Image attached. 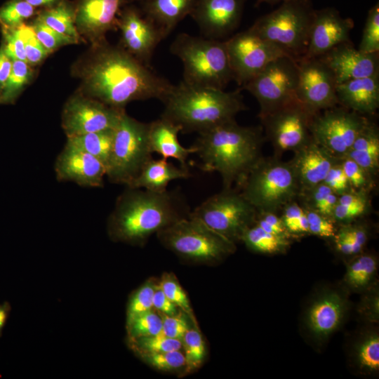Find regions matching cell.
Listing matches in <instances>:
<instances>
[{
    "instance_id": "obj_37",
    "label": "cell",
    "mask_w": 379,
    "mask_h": 379,
    "mask_svg": "<svg viewBox=\"0 0 379 379\" xmlns=\"http://www.w3.org/2000/svg\"><path fill=\"white\" fill-rule=\"evenodd\" d=\"M185 359V372L194 371L202 364L205 354V344L198 327L189 328L182 339Z\"/></svg>"
},
{
    "instance_id": "obj_24",
    "label": "cell",
    "mask_w": 379,
    "mask_h": 379,
    "mask_svg": "<svg viewBox=\"0 0 379 379\" xmlns=\"http://www.w3.org/2000/svg\"><path fill=\"white\" fill-rule=\"evenodd\" d=\"M338 105L360 114H373L379 107V74L337 84Z\"/></svg>"
},
{
    "instance_id": "obj_33",
    "label": "cell",
    "mask_w": 379,
    "mask_h": 379,
    "mask_svg": "<svg viewBox=\"0 0 379 379\" xmlns=\"http://www.w3.org/2000/svg\"><path fill=\"white\" fill-rule=\"evenodd\" d=\"M369 207L368 192L352 190L338 196L332 219L347 222L365 214Z\"/></svg>"
},
{
    "instance_id": "obj_6",
    "label": "cell",
    "mask_w": 379,
    "mask_h": 379,
    "mask_svg": "<svg viewBox=\"0 0 379 379\" xmlns=\"http://www.w3.org/2000/svg\"><path fill=\"white\" fill-rule=\"evenodd\" d=\"M257 211L276 212L298 199L300 187L289 161L262 157L238 190Z\"/></svg>"
},
{
    "instance_id": "obj_47",
    "label": "cell",
    "mask_w": 379,
    "mask_h": 379,
    "mask_svg": "<svg viewBox=\"0 0 379 379\" xmlns=\"http://www.w3.org/2000/svg\"><path fill=\"white\" fill-rule=\"evenodd\" d=\"M339 161L352 189L355 191L368 192L374 185V178L347 157H344Z\"/></svg>"
},
{
    "instance_id": "obj_30",
    "label": "cell",
    "mask_w": 379,
    "mask_h": 379,
    "mask_svg": "<svg viewBox=\"0 0 379 379\" xmlns=\"http://www.w3.org/2000/svg\"><path fill=\"white\" fill-rule=\"evenodd\" d=\"M38 18L55 31L73 38L78 42L82 41L75 25V8L67 1H60L42 11Z\"/></svg>"
},
{
    "instance_id": "obj_25",
    "label": "cell",
    "mask_w": 379,
    "mask_h": 379,
    "mask_svg": "<svg viewBox=\"0 0 379 379\" xmlns=\"http://www.w3.org/2000/svg\"><path fill=\"white\" fill-rule=\"evenodd\" d=\"M345 312V302L338 293H326L309 307L306 324L310 333L318 338H325L340 325Z\"/></svg>"
},
{
    "instance_id": "obj_1",
    "label": "cell",
    "mask_w": 379,
    "mask_h": 379,
    "mask_svg": "<svg viewBox=\"0 0 379 379\" xmlns=\"http://www.w3.org/2000/svg\"><path fill=\"white\" fill-rule=\"evenodd\" d=\"M78 91L117 109L131 102L164 100L173 85L127 52L107 40L91 44L72 65Z\"/></svg>"
},
{
    "instance_id": "obj_41",
    "label": "cell",
    "mask_w": 379,
    "mask_h": 379,
    "mask_svg": "<svg viewBox=\"0 0 379 379\" xmlns=\"http://www.w3.org/2000/svg\"><path fill=\"white\" fill-rule=\"evenodd\" d=\"M356 361L359 368L365 372L379 370V336L373 333L366 336L358 344L355 352Z\"/></svg>"
},
{
    "instance_id": "obj_32",
    "label": "cell",
    "mask_w": 379,
    "mask_h": 379,
    "mask_svg": "<svg viewBox=\"0 0 379 379\" xmlns=\"http://www.w3.org/2000/svg\"><path fill=\"white\" fill-rule=\"evenodd\" d=\"M114 128L67 138V141L97 158L107 169L112 149Z\"/></svg>"
},
{
    "instance_id": "obj_60",
    "label": "cell",
    "mask_w": 379,
    "mask_h": 379,
    "mask_svg": "<svg viewBox=\"0 0 379 379\" xmlns=\"http://www.w3.org/2000/svg\"><path fill=\"white\" fill-rule=\"evenodd\" d=\"M288 1H293V0H255V3H256V5L258 6L263 3L273 4L278 2L282 3V2Z\"/></svg>"
},
{
    "instance_id": "obj_11",
    "label": "cell",
    "mask_w": 379,
    "mask_h": 379,
    "mask_svg": "<svg viewBox=\"0 0 379 379\" xmlns=\"http://www.w3.org/2000/svg\"><path fill=\"white\" fill-rule=\"evenodd\" d=\"M298 78V61L286 55L270 62L239 90H246L256 98L260 105L258 117L261 118L299 101Z\"/></svg>"
},
{
    "instance_id": "obj_57",
    "label": "cell",
    "mask_w": 379,
    "mask_h": 379,
    "mask_svg": "<svg viewBox=\"0 0 379 379\" xmlns=\"http://www.w3.org/2000/svg\"><path fill=\"white\" fill-rule=\"evenodd\" d=\"M13 60L6 54L3 46L0 48V93L8 78Z\"/></svg>"
},
{
    "instance_id": "obj_46",
    "label": "cell",
    "mask_w": 379,
    "mask_h": 379,
    "mask_svg": "<svg viewBox=\"0 0 379 379\" xmlns=\"http://www.w3.org/2000/svg\"><path fill=\"white\" fill-rule=\"evenodd\" d=\"M31 25L38 39L50 54L63 46L79 43L74 39L52 29L38 17L33 21Z\"/></svg>"
},
{
    "instance_id": "obj_35",
    "label": "cell",
    "mask_w": 379,
    "mask_h": 379,
    "mask_svg": "<svg viewBox=\"0 0 379 379\" xmlns=\"http://www.w3.org/2000/svg\"><path fill=\"white\" fill-rule=\"evenodd\" d=\"M302 201V207L332 218L338 196L326 185L321 182L300 192L298 197Z\"/></svg>"
},
{
    "instance_id": "obj_17",
    "label": "cell",
    "mask_w": 379,
    "mask_h": 379,
    "mask_svg": "<svg viewBox=\"0 0 379 379\" xmlns=\"http://www.w3.org/2000/svg\"><path fill=\"white\" fill-rule=\"evenodd\" d=\"M117 27L121 32V46L149 66L156 47L164 39L159 27L142 10L135 7L121 9L117 18Z\"/></svg>"
},
{
    "instance_id": "obj_43",
    "label": "cell",
    "mask_w": 379,
    "mask_h": 379,
    "mask_svg": "<svg viewBox=\"0 0 379 379\" xmlns=\"http://www.w3.org/2000/svg\"><path fill=\"white\" fill-rule=\"evenodd\" d=\"M159 284L171 301L187 315L194 325L197 327V321L187 296L174 274L172 273H164L159 281Z\"/></svg>"
},
{
    "instance_id": "obj_29",
    "label": "cell",
    "mask_w": 379,
    "mask_h": 379,
    "mask_svg": "<svg viewBox=\"0 0 379 379\" xmlns=\"http://www.w3.org/2000/svg\"><path fill=\"white\" fill-rule=\"evenodd\" d=\"M345 157H347L373 178L379 169V131L370 120L358 135Z\"/></svg>"
},
{
    "instance_id": "obj_22",
    "label": "cell",
    "mask_w": 379,
    "mask_h": 379,
    "mask_svg": "<svg viewBox=\"0 0 379 379\" xmlns=\"http://www.w3.org/2000/svg\"><path fill=\"white\" fill-rule=\"evenodd\" d=\"M332 72L337 84L379 74V54L366 53L351 41L337 46L318 57Z\"/></svg>"
},
{
    "instance_id": "obj_44",
    "label": "cell",
    "mask_w": 379,
    "mask_h": 379,
    "mask_svg": "<svg viewBox=\"0 0 379 379\" xmlns=\"http://www.w3.org/2000/svg\"><path fill=\"white\" fill-rule=\"evenodd\" d=\"M34 13V7L25 0H11L0 8V22L4 27L14 28Z\"/></svg>"
},
{
    "instance_id": "obj_36",
    "label": "cell",
    "mask_w": 379,
    "mask_h": 379,
    "mask_svg": "<svg viewBox=\"0 0 379 379\" xmlns=\"http://www.w3.org/2000/svg\"><path fill=\"white\" fill-rule=\"evenodd\" d=\"M376 258L370 254L358 256L347 267L345 281L352 288L360 289L366 286L377 270Z\"/></svg>"
},
{
    "instance_id": "obj_8",
    "label": "cell",
    "mask_w": 379,
    "mask_h": 379,
    "mask_svg": "<svg viewBox=\"0 0 379 379\" xmlns=\"http://www.w3.org/2000/svg\"><path fill=\"white\" fill-rule=\"evenodd\" d=\"M160 243L183 259L213 264L234 253L235 243L188 216L157 232Z\"/></svg>"
},
{
    "instance_id": "obj_31",
    "label": "cell",
    "mask_w": 379,
    "mask_h": 379,
    "mask_svg": "<svg viewBox=\"0 0 379 379\" xmlns=\"http://www.w3.org/2000/svg\"><path fill=\"white\" fill-rule=\"evenodd\" d=\"M241 241L251 251L265 254L284 253L290 245L288 238L269 233L255 223L244 231Z\"/></svg>"
},
{
    "instance_id": "obj_53",
    "label": "cell",
    "mask_w": 379,
    "mask_h": 379,
    "mask_svg": "<svg viewBox=\"0 0 379 379\" xmlns=\"http://www.w3.org/2000/svg\"><path fill=\"white\" fill-rule=\"evenodd\" d=\"M253 223L269 233L286 238L290 237L281 217L278 215L276 212L256 211Z\"/></svg>"
},
{
    "instance_id": "obj_2",
    "label": "cell",
    "mask_w": 379,
    "mask_h": 379,
    "mask_svg": "<svg viewBox=\"0 0 379 379\" xmlns=\"http://www.w3.org/2000/svg\"><path fill=\"white\" fill-rule=\"evenodd\" d=\"M190 213L178 191L159 193L127 187L108 218L107 234L115 242L143 245L152 234Z\"/></svg>"
},
{
    "instance_id": "obj_23",
    "label": "cell",
    "mask_w": 379,
    "mask_h": 379,
    "mask_svg": "<svg viewBox=\"0 0 379 379\" xmlns=\"http://www.w3.org/2000/svg\"><path fill=\"white\" fill-rule=\"evenodd\" d=\"M293 152L294 157L289 162L299 185V194L322 182L331 166L339 160L312 137Z\"/></svg>"
},
{
    "instance_id": "obj_7",
    "label": "cell",
    "mask_w": 379,
    "mask_h": 379,
    "mask_svg": "<svg viewBox=\"0 0 379 379\" xmlns=\"http://www.w3.org/2000/svg\"><path fill=\"white\" fill-rule=\"evenodd\" d=\"M314 9L310 0L284 1L249 28L298 60L306 53Z\"/></svg>"
},
{
    "instance_id": "obj_49",
    "label": "cell",
    "mask_w": 379,
    "mask_h": 379,
    "mask_svg": "<svg viewBox=\"0 0 379 379\" xmlns=\"http://www.w3.org/2000/svg\"><path fill=\"white\" fill-rule=\"evenodd\" d=\"M27 62L32 67L41 64L50 54L38 39L32 25H20Z\"/></svg>"
},
{
    "instance_id": "obj_21",
    "label": "cell",
    "mask_w": 379,
    "mask_h": 379,
    "mask_svg": "<svg viewBox=\"0 0 379 379\" xmlns=\"http://www.w3.org/2000/svg\"><path fill=\"white\" fill-rule=\"evenodd\" d=\"M55 172L59 181H71L82 187H101L107 168L97 158L67 141L56 159Z\"/></svg>"
},
{
    "instance_id": "obj_16",
    "label": "cell",
    "mask_w": 379,
    "mask_h": 379,
    "mask_svg": "<svg viewBox=\"0 0 379 379\" xmlns=\"http://www.w3.org/2000/svg\"><path fill=\"white\" fill-rule=\"evenodd\" d=\"M297 61L296 95L305 107L314 115L339 105L337 83L330 69L319 58H302Z\"/></svg>"
},
{
    "instance_id": "obj_19",
    "label": "cell",
    "mask_w": 379,
    "mask_h": 379,
    "mask_svg": "<svg viewBox=\"0 0 379 379\" xmlns=\"http://www.w3.org/2000/svg\"><path fill=\"white\" fill-rule=\"evenodd\" d=\"M245 0H197L190 14L206 38L218 39L239 26Z\"/></svg>"
},
{
    "instance_id": "obj_52",
    "label": "cell",
    "mask_w": 379,
    "mask_h": 379,
    "mask_svg": "<svg viewBox=\"0 0 379 379\" xmlns=\"http://www.w3.org/2000/svg\"><path fill=\"white\" fill-rule=\"evenodd\" d=\"M161 316L162 317V329L161 333L167 337L182 341L184 335L190 328L185 318V314L180 310L174 316L164 314H161Z\"/></svg>"
},
{
    "instance_id": "obj_50",
    "label": "cell",
    "mask_w": 379,
    "mask_h": 379,
    "mask_svg": "<svg viewBox=\"0 0 379 379\" xmlns=\"http://www.w3.org/2000/svg\"><path fill=\"white\" fill-rule=\"evenodd\" d=\"M4 42L2 44L6 54L12 60L27 62L20 25L14 28L3 29Z\"/></svg>"
},
{
    "instance_id": "obj_13",
    "label": "cell",
    "mask_w": 379,
    "mask_h": 379,
    "mask_svg": "<svg viewBox=\"0 0 379 379\" xmlns=\"http://www.w3.org/2000/svg\"><path fill=\"white\" fill-rule=\"evenodd\" d=\"M233 79L242 87L270 62L289 56L249 28L225 41Z\"/></svg>"
},
{
    "instance_id": "obj_4",
    "label": "cell",
    "mask_w": 379,
    "mask_h": 379,
    "mask_svg": "<svg viewBox=\"0 0 379 379\" xmlns=\"http://www.w3.org/2000/svg\"><path fill=\"white\" fill-rule=\"evenodd\" d=\"M240 91L227 92L181 81L162 101L161 117L180 126L182 133H199L234 120L246 109Z\"/></svg>"
},
{
    "instance_id": "obj_9",
    "label": "cell",
    "mask_w": 379,
    "mask_h": 379,
    "mask_svg": "<svg viewBox=\"0 0 379 379\" xmlns=\"http://www.w3.org/2000/svg\"><path fill=\"white\" fill-rule=\"evenodd\" d=\"M148 124L124 111L114 130V140L106 176L111 182L128 185L151 159Z\"/></svg>"
},
{
    "instance_id": "obj_55",
    "label": "cell",
    "mask_w": 379,
    "mask_h": 379,
    "mask_svg": "<svg viewBox=\"0 0 379 379\" xmlns=\"http://www.w3.org/2000/svg\"><path fill=\"white\" fill-rule=\"evenodd\" d=\"M153 308L161 314L174 316L180 312V309L165 295L159 281L154 292L152 300Z\"/></svg>"
},
{
    "instance_id": "obj_34",
    "label": "cell",
    "mask_w": 379,
    "mask_h": 379,
    "mask_svg": "<svg viewBox=\"0 0 379 379\" xmlns=\"http://www.w3.org/2000/svg\"><path fill=\"white\" fill-rule=\"evenodd\" d=\"M33 77L34 70L27 62L13 60L11 71L0 93V103H13Z\"/></svg>"
},
{
    "instance_id": "obj_51",
    "label": "cell",
    "mask_w": 379,
    "mask_h": 379,
    "mask_svg": "<svg viewBox=\"0 0 379 379\" xmlns=\"http://www.w3.org/2000/svg\"><path fill=\"white\" fill-rule=\"evenodd\" d=\"M309 228V234L320 237H334L336 232L333 220L314 211L305 208Z\"/></svg>"
},
{
    "instance_id": "obj_3",
    "label": "cell",
    "mask_w": 379,
    "mask_h": 379,
    "mask_svg": "<svg viewBox=\"0 0 379 379\" xmlns=\"http://www.w3.org/2000/svg\"><path fill=\"white\" fill-rule=\"evenodd\" d=\"M264 139L262 126H242L234 119L199 133L192 147L204 171L220 173L223 189H239L262 157Z\"/></svg>"
},
{
    "instance_id": "obj_42",
    "label": "cell",
    "mask_w": 379,
    "mask_h": 379,
    "mask_svg": "<svg viewBox=\"0 0 379 379\" xmlns=\"http://www.w3.org/2000/svg\"><path fill=\"white\" fill-rule=\"evenodd\" d=\"M127 339L159 334L162 329V317L153 310L144 312L126 326Z\"/></svg>"
},
{
    "instance_id": "obj_39",
    "label": "cell",
    "mask_w": 379,
    "mask_h": 379,
    "mask_svg": "<svg viewBox=\"0 0 379 379\" xmlns=\"http://www.w3.org/2000/svg\"><path fill=\"white\" fill-rule=\"evenodd\" d=\"M129 347L134 353L137 352H161L180 350L182 341L171 338L161 333L149 336L127 339Z\"/></svg>"
},
{
    "instance_id": "obj_10",
    "label": "cell",
    "mask_w": 379,
    "mask_h": 379,
    "mask_svg": "<svg viewBox=\"0 0 379 379\" xmlns=\"http://www.w3.org/2000/svg\"><path fill=\"white\" fill-rule=\"evenodd\" d=\"M256 209L238 190L223 189L190 211L196 218L219 234L235 243L253 223Z\"/></svg>"
},
{
    "instance_id": "obj_59",
    "label": "cell",
    "mask_w": 379,
    "mask_h": 379,
    "mask_svg": "<svg viewBox=\"0 0 379 379\" xmlns=\"http://www.w3.org/2000/svg\"><path fill=\"white\" fill-rule=\"evenodd\" d=\"M33 7L48 6L51 7L61 0H25Z\"/></svg>"
},
{
    "instance_id": "obj_12",
    "label": "cell",
    "mask_w": 379,
    "mask_h": 379,
    "mask_svg": "<svg viewBox=\"0 0 379 379\" xmlns=\"http://www.w3.org/2000/svg\"><path fill=\"white\" fill-rule=\"evenodd\" d=\"M368 120L364 115L337 105L313 116L310 134L317 143L340 159L346 156Z\"/></svg>"
},
{
    "instance_id": "obj_54",
    "label": "cell",
    "mask_w": 379,
    "mask_h": 379,
    "mask_svg": "<svg viewBox=\"0 0 379 379\" xmlns=\"http://www.w3.org/2000/svg\"><path fill=\"white\" fill-rule=\"evenodd\" d=\"M322 182L338 196L353 190L339 160L331 166Z\"/></svg>"
},
{
    "instance_id": "obj_20",
    "label": "cell",
    "mask_w": 379,
    "mask_h": 379,
    "mask_svg": "<svg viewBox=\"0 0 379 379\" xmlns=\"http://www.w3.org/2000/svg\"><path fill=\"white\" fill-rule=\"evenodd\" d=\"M353 27V20L343 17L333 8L314 10L307 48L303 58H318L340 44L350 42Z\"/></svg>"
},
{
    "instance_id": "obj_58",
    "label": "cell",
    "mask_w": 379,
    "mask_h": 379,
    "mask_svg": "<svg viewBox=\"0 0 379 379\" xmlns=\"http://www.w3.org/2000/svg\"><path fill=\"white\" fill-rule=\"evenodd\" d=\"M11 310V307L8 302L0 304V337L2 335L3 329L8 319Z\"/></svg>"
},
{
    "instance_id": "obj_45",
    "label": "cell",
    "mask_w": 379,
    "mask_h": 379,
    "mask_svg": "<svg viewBox=\"0 0 379 379\" xmlns=\"http://www.w3.org/2000/svg\"><path fill=\"white\" fill-rule=\"evenodd\" d=\"M358 49L366 53H379V4L368 13Z\"/></svg>"
},
{
    "instance_id": "obj_38",
    "label": "cell",
    "mask_w": 379,
    "mask_h": 379,
    "mask_svg": "<svg viewBox=\"0 0 379 379\" xmlns=\"http://www.w3.org/2000/svg\"><path fill=\"white\" fill-rule=\"evenodd\" d=\"M158 281L149 279L130 296L126 308L127 326L137 316L153 309V295Z\"/></svg>"
},
{
    "instance_id": "obj_15",
    "label": "cell",
    "mask_w": 379,
    "mask_h": 379,
    "mask_svg": "<svg viewBox=\"0 0 379 379\" xmlns=\"http://www.w3.org/2000/svg\"><path fill=\"white\" fill-rule=\"evenodd\" d=\"M124 111L111 107L77 91L64 105L62 127L67 138L114 129Z\"/></svg>"
},
{
    "instance_id": "obj_5",
    "label": "cell",
    "mask_w": 379,
    "mask_h": 379,
    "mask_svg": "<svg viewBox=\"0 0 379 379\" xmlns=\"http://www.w3.org/2000/svg\"><path fill=\"white\" fill-rule=\"evenodd\" d=\"M170 50L182 63L186 84L224 90L233 79L225 41L181 33Z\"/></svg>"
},
{
    "instance_id": "obj_14",
    "label": "cell",
    "mask_w": 379,
    "mask_h": 379,
    "mask_svg": "<svg viewBox=\"0 0 379 379\" xmlns=\"http://www.w3.org/2000/svg\"><path fill=\"white\" fill-rule=\"evenodd\" d=\"M313 116L296 101L260 118L265 136L274 148L275 157L284 152H294L310 140Z\"/></svg>"
},
{
    "instance_id": "obj_28",
    "label": "cell",
    "mask_w": 379,
    "mask_h": 379,
    "mask_svg": "<svg viewBox=\"0 0 379 379\" xmlns=\"http://www.w3.org/2000/svg\"><path fill=\"white\" fill-rule=\"evenodd\" d=\"M197 0H144L142 11L159 27L166 38L187 15Z\"/></svg>"
},
{
    "instance_id": "obj_61",
    "label": "cell",
    "mask_w": 379,
    "mask_h": 379,
    "mask_svg": "<svg viewBox=\"0 0 379 379\" xmlns=\"http://www.w3.org/2000/svg\"><path fill=\"white\" fill-rule=\"evenodd\" d=\"M131 1H133V0H131ZM139 1H140L142 2V1H144V0H139Z\"/></svg>"
},
{
    "instance_id": "obj_40",
    "label": "cell",
    "mask_w": 379,
    "mask_h": 379,
    "mask_svg": "<svg viewBox=\"0 0 379 379\" xmlns=\"http://www.w3.org/2000/svg\"><path fill=\"white\" fill-rule=\"evenodd\" d=\"M149 366L161 371L185 372V359L180 350L135 353Z\"/></svg>"
},
{
    "instance_id": "obj_48",
    "label": "cell",
    "mask_w": 379,
    "mask_h": 379,
    "mask_svg": "<svg viewBox=\"0 0 379 379\" xmlns=\"http://www.w3.org/2000/svg\"><path fill=\"white\" fill-rule=\"evenodd\" d=\"M281 217L290 235L309 234L305 211L295 201L288 203L282 208Z\"/></svg>"
},
{
    "instance_id": "obj_56",
    "label": "cell",
    "mask_w": 379,
    "mask_h": 379,
    "mask_svg": "<svg viewBox=\"0 0 379 379\" xmlns=\"http://www.w3.org/2000/svg\"><path fill=\"white\" fill-rule=\"evenodd\" d=\"M342 227L352 244L354 253H359L368 239V233L365 227L358 225H347Z\"/></svg>"
},
{
    "instance_id": "obj_18",
    "label": "cell",
    "mask_w": 379,
    "mask_h": 379,
    "mask_svg": "<svg viewBox=\"0 0 379 379\" xmlns=\"http://www.w3.org/2000/svg\"><path fill=\"white\" fill-rule=\"evenodd\" d=\"M131 0H80L75 8V25L82 40L91 44L106 40V34L117 27L118 15Z\"/></svg>"
},
{
    "instance_id": "obj_27",
    "label": "cell",
    "mask_w": 379,
    "mask_h": 379,
    "mask_svg": "<svg viewBox=\"0 0 379 379\" xmlns=\"http://www.w3.org/2000/svg\"><path fill=\"white\" fill-rule=\"evenodd\" d=\"M190 177L191 174L187 166H177L164 158L154 159L152 157L126 186L161 193L167 191L171 181Z\"/></svg>"
},
{
    "instance_id": "obj_26",
    "label": "cell",
    "mask_w": 379,
    "mask_h": 379,
    "mask_svg": "<svg viewBox=\"0 0 379 379\" xmlns=\"http://www.w3.org/2000/svg\"><path fill=\"white\" fill-rule=\"evenodd\" d=\"M180 132V126L161 116L148 123V142L152 153L156 152L166 159H176L180 166H187L188 156L194 152L192 147H185L180 143L178 137Z\"/></svg>"
}]
</instances>
